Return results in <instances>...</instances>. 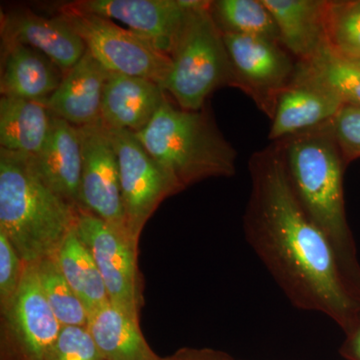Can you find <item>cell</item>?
<instances>
[{"mask_svg":"<svg viewBox=\"0 0 360 360\" xmlns=\"http://www.w3.org/2000/svg\"><path fill=\"white\" fill-rule=\"evenodd\" d=\"M248 168V245L296 309L321 312L347 330L359 316L360 298L333 245L296 198L276 142L253 153Z\"/></svg>","mask_w":360,"mask_h":360,"instance_id":"1","label":"cell"},{"mask_svg":"<svg viewBox=\"0 0 360 360\" xmlns=\"http://www.w3.org/2000/svg\"><path fill=\"white\" fill-rule=\"evenodd\" d=\"M331 122L276 143L296 198L333 245L345 276L360 298V264L343 193L347 165Z\"/></svg>","mask_w":360,"mask_h":360,"instance_id":"2","label":"cell"},{"mask_svg":"<svg viewBox=\"0 0 360 360\" xmlns=\"http://www.w3.org/2000/svg\"><path fill=\"white\" fill-rule=\"evenodd\" d=\"M78 213L45 186L30 156L0 148V231L25 264L53 257Z\"/></svg>","mask_w":360,"mask_h":360,"instance_id":"3","label":"cell"},{"mask_svg":"<svg viewBox=\"0 0 360 360\" xmlns=\"http://www.w3.org/2000/svg\"><path fill=\"white\" fill-rule=\"evenodd\" d=\"M135 135L180 191L210 177L236 174L238 153L205 110H182L167 98Z\"/></svg>","mask_w":360,"mask_h":360,"instance_id":"4","label":"cell"},{"mask_svg":"<svg viewBox=\"0 0 360 360\" xmlns=\"http://www.w3.org/2000/svg\"><path fill=\"white\" fill-rule=\"evenodd\" d=\"M184 2L187 13L170 54L172 70L163 89L182 110L198 111L214 90L232 86L231 66L224 34L210 13L212 1Z\"/></svg>","mask_w":360,"mask_h":360,"instance_id":"5","label":"cell"},{"mask_svg":"<svg viewBox=\"0 0 360 360\" xmlns=\"http://www.w3.org/2000/svg\"><path fill=\"white\" fill-rule=\"evenodd\" d=\"M59 15L110 72L146 78L163 89L172 70V58L146 37L116 25L110 18L72 11L65 6L59 9Z\"/></svg>","mask_w":360,"mask_h":360,"instance_id":"6","label":"cell"},{"mask_svg":"<svg viewBox=\"0 0 360 360\" xmlns=\"http://www.w3.org/2000/svg\"><path fill=\"white\" fill-rule=\"evenodd\" d=\"M75 229L101 271L111 304L139 321L143 297L139 245L90 213H78Z\"/></svg>","mask_w":360,"mask_h":360,"instance_id":"7","label":"cell"},{"mask_svg":"<svg viewBox=\"0 0 360 360\" xmlns=\"http://www.w3.org/2000/svg\"><path fill=\"white\" fill-rule=\"evenodd\" d=\"M61 328L41 290L35 264H26L20 288L1 314L0 360H46Z\"/></svg>","mask_w":360,"mask_h":360,"instance_id":"8","label":"cell"},{"mask_svg":"<svg viewBox=\"0 0 360 360\" xmlns=\"http://www.w3.org/2000/svg\"><path fill=\"white\" fill-rule=\"evenodd\" d=\"M222 34L231 61L232 86L243 90L272 120L279 96L295 77L297 60L278 42Z\"/></svg>","mask_w":360,"mask_h":360,"instance_id":"9","label":"cell"},{"mask_svg":"<svg viewBox=\"0 0 360 360\" xmlns=\"http://www.w3.org/2000/svg\"><path fill=\"white\" fill-rule=\"evenodd\" d=\"M108 130L120 165L127 229L131 238L139 243L144 225L160 203L180 191L143 148L134 132L124 129Z\"/></svg>","mask_w":360,"mask_h":360,"instance_id":"10","label":"cell"},{"mask_svg":"<svg viewBox=\"0 0 360 360\" xmlns=\"http://www.w3.org/2000/svg\"><path fill=\"white\" fill-rule=\"evenodd\" d=\"M77 131L82 155L79 212L98 217L132 239L123 210L117 155L108 129L98 123L77 127Z\"/></svg>","mask_w":360,"mask_h":360,"instance_id":"11","label":"cell"},{"mask_svg":"<svg viewBox=\"0 0 360 360\" xmlns=\"http://www.w3.org/2000/svg\"><path fill=\"white\" fill-rule=\"evenodd\" d=\"M65 6L122 21L169 56L187 13L184 0H79Z\"/></svg>","mask_w":360,"mask_h":360,"instance_id":"12","label":"cell"},{"mask_svg":"<svg viewBox=\"0 0 360 360\" xmlns=\"http://www.w3.org/2000/svg\"><path fill=\"white\" fill-rule=\"evenodd\" d=\"M2 47L23 44L46 56L68 73L84 56V40L63 16L49 18L30 9H16L1 18Z\"/></svg>","mask_w":360,"mask_h":360,"instance_id":"13","label":"cell"},{"mask_svg":"<svg viewBox=\"0 0 360 360\" xmlns=\"http://www.w3.org/2000/svg\"><path fill=\"white\" fill-rule=\"evenodd\" d=\"M343 105L340 97L307 75L297 61L295 77L277 101L269 139L276 142L324 124Z\"/></svg>","mask_w":360,"mask_h":360,"instance_id":"14","label":"cell"},{"mask_svg":"<svg viewBox=\"0 0 360 360\" xmlns=\"http://www.w3.org/2000/svg\"><path fill=\"white\" fill-rule=\"evenodd\" d=\"M30 158L45 186L79 212L82 155L77 127L51 115L44 148Z\"/></svg>","mask_w":360,"mask_h":360,"instance_id":"15","label":"cell"},{"mask_svg":"<svg viewBox=\"0 0 360 360\" xmlns=\"http://www.w3.org/2000/svg\"><path fill=\"white\" fill-rule=\"evenodd\" d=\"M110 75L86 49L47 99V108L77 127L101 123L103 90Z\"/></svg>","mask_w":360,"mask_h":360,"instance_id":"16","label":"cell"},{"mask_svg":"<svg viewBox=\"0 0 360 360\" xmlns=\"http://www.w3.org/2000/svg\"><path fill=\"white\" fill-rule=\"evenodd\" d=\"M165 99V89L155 82L110 72L103 90L101 123L136 134L148 127Z\"/></svg>","mask_w":360,"mask_h":360,"instance_id":"17","label":"cell"},{"mask_svg":"<svg viewBox=\"0 0 360 360\" xmlns=\"http://www.w3.org/2000/svg\"><path fill=\"white\" fill-rule=\"evenodd\" d=\"M279 32L281 44L296 60H309L328 45V0H264Z\"/></svg>","mask_w":360,"mask_h":360,"instance_id":"18","label":"cell"},{"mask_svg":"<svg viewBox=\"0 0 360 360\" xmlns=\"http://www.w3.org/2000/svg\"><path fill=\"white\" fill-rule=\"evenodd\" d=\"M1 96L46 103L65 73L41 52L23 44L2 47Z\"/></svg>","mask_w":360,"mask_h":360,"instance_id":"19","label":"cell"},{"mask_svg":"<svg viewBox=\"0 0 360 360\" xmlns=\"http://www.w3.org/2000/svg\"><path fill=\"white\" fill-rule=\"evenodd\" d=\"M87 328L105 360H162L149 347L139 321L110 302L89 315Z\"/></svg>","mask_w":360,"mask_h":360,"instance_id":"20","label":"cell"},{"mask_svg":"<svg viewBox=\"0 0 360 360\" xmlns=\"http://www.w3.org/2000/svg\"><path fill=\"white\" fill-rule=\"evenodd\" d=\"M51 113L44 101L0 99V146L11 153L34 156L44 148Z\"/></svg>","mask_w":360,"mask_h":360,"instance_id":"21","label":"cell"},{"mask_svg":"<svg viewBox=\"0 0 360 360\" xmlns=\"http://www.w3.org/2000/svg\"><path fill=\"white\" fill-rule=\"evenodd\" d=\"M53 257L89 315L110 303L101 271L75 227Z\"/></svg>","mask_w":360,"mask_h":360,"instance_id":"22","label":"cell"},{"mask_svg":"<svg viewBox=\"0 0 360 360\" xmlns=\"http://www.w3.org/2000/svg\"><path fill=\"white\" fill-rule=\"evenodd\" d=\"M210 13L222 33L281 44L276 20L264 0H217L210 4Z\"/></svg>","mask_w":360,"mask_h":360,"instance_id":"23","label":"cell"},{"mask_svg":"<svg viewBox=\"0 0 360 360\" xmlns=\"http://www.w3.org/2000/svg\"><path fill=\"white\" fill-rule=\"evenodd\" d=\"M298 65L343 104L360 108V65L336 56L328 45L309 60L298 61Z\"/></svg>","mask_w":360,"mask_h":360,"instance_id":"24","label":"cell"},{"mask_svg":"<svg viewBox=\"0 0 360 360\" xmlns=\"http://www.w3.org/2000/svg\"><path fill=\"white\" fill-rule=\"evenodd\" d=\"M40 286L61 326H87L89 314L59 269L54 257L35 264Z\"/></svg>","mask_w":360,"mask_h":360,"instance_id":"25","label":"cell"},{"mask_svg":"<svg viewBox=\"0 0 360 360\" xmlns=\"http://www.w3.org/2000/svg\"><path fill=\"white\" fill-rule=\"evenodd\" d=\"M326 37L336 56L360 60V0H328Z\"/></svg>","mask_w":360,"mask_h":360,"instance_id":"26","label":"cell"},{"mask_svg":"<svg viewBox=\"0 0 360 360\" xmlns=\"http://www.w3.org/2000/svg\"><path fill=\"white\" fill-rule=\"evenodd\" d=\"M46 360H105L87 326H63Z\"/></svg>","mask_w":360,"mask_h":360,"instance_id":"27","label":"cell"},{"mask_svg":"<svg viewBox=\"0 0 360 360\" xmlns=\"http://www.w3.org/2000/svg\"><path fill=\"white\" fill-rule=\"evenodd\" d=\"M25 262L11 245L4 231H0V311L4 312L20 288Z\"/></svg>","mask_w":360,"mask_h":360,"instance_id":"28","label":"cell"},{"mask_svg":"<svg viewBox=\"0 0 360 360\" xmlns=\"http://www.w3.org/2000/svg\"><path fill=\"white\" fill-rule=\"evenodd\" d=\"M331 124L345 165L359 158L360 108L345 104Z\"/></svg>","mask_w":360,"mask_h":360,"instance_id":"29","label":"cell"},{"mask_svg":"<svg viewBox=\"0 0 360 360\" xmlns=\"http://www.w3.org/2000/svg\"><path fill=\"white\" fill-rule=\"evenodd\" d=\"M340 352L345 359L360 360V312L357 319L347 330Z\"/></svg>","mask_w":360,"mask_h":360,"instance_id":"30","label":"cell"},{"mask_svg":"<svg viewBox=\"0 0 360 360\" xmlns=\"http://www.w3.org/2000/svg\"><path fill=\"white\" fill-rule=\"evenodd\" d=\"M176 360H236L222 352L212 349H181L174 354Z\"/></svg>","mask_w":360,"mask_h":360,"instance_id":"31","label":"cell"},{"mask_svg":"<svg viewBox=\"0 0 360 360\" xmlns=\"http://www.w3.org/2000/svg\"><path fill=\"white\" fill-rule=\"evenodd\" d=\"M162 360H176V359H175L174 355V356L167 357V359H162Z\"/></svg>","mask_w":360,"mask_h":360,"instance_id":"32","label":"cell"},{"mask_svg":"<svg viewBox=\"0 0 360 360\" xmlns=\"http://www.w3.org/2000/svg\"><path fill=\"white\" fill-rule=\"evenodd\" d=\"M348 60V59H347ZM354 63H356V65H360V60L354 61Z\"/></svg>","mask_w":360,"mask_h":360,"instance_id":"33","label":"cell"}]
</instances>
